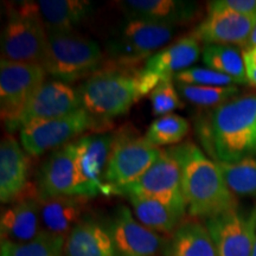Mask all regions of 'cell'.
<instances>
[{
    "label": "cell",
    "instance_id": "6da1fadb",
    "mask_svg": "<svg viewBox=\"0 0 256 256\" xmlns=\"http://www.w3.org/2000/svg\"><path fill=\"white\" fill-rule=\"evenodd\" d=\"M196 130L214 162L256 159V95L235 96L197 118Z\"/></svg>",
    "mask_w": 256,
    "mask_h": 256
},
{
    "label": "cell",
    "instance_id": "7a4b0ae2",
    "mask_svg": "<svg viewBox=\"0 0 256 256\" xmlns=\"http://www.w3.org/2000/svg\"><path fill=\"white\" fill-rule=\"evenodd\" d=\"M182 171V190L192 218L209 220L238 206L216 162L191 142L168 147Z\"/></svg>",
    "mask_w": 256,
    "mask_h": 256
},
{
    "label": "cell",
    "instance_id": "3957f363",
    "mask_svg": "<svg viewBox=\"0 0 256 256\" xmlns=\"http://www.w3.org/2000/svg\"><path fill=\"white\" fill-rule=\"evenodd\" d=\"M140 69L106 66L78 88L82 108L101 121L127 113L142 98Z\"/></svg>",
    "mask_w": 256,
    "mask_h": 256
},
{
    "label": "cell",
    "instance_id": "277c9868",
    "mask_svg": "<svg viewBox=\"0 0 256 256\" xmlns=\"http://www.w3.org/2000/svg\"><path fill=\"white\" fill-rule=\"evenodd\" d=\"M104 64V54L94 40L74 31H48L46 74L64 83L89 78Z\"/></svg>",
    "mask_w": 256,
    "mask_h": 256
},
{
    "label": "cell",
    "instance_id": "5b68a950",
    "mask_svg": "<svg viewBox=\"0 0 256 256\" xmlns=\"http://www.w3.org/2000/svg\"><path fill=\"white\" fill-rule=\"evenodd\" d=\"M48 49V31L34 2L8 8L2 38V60L43 66Z\"/></svg>",
    "mask_w": 256,
    "mask_h": 256
},
{
    "label": "cell",
    "instance_id": "8992f818",
    "mask_svg": "<svg viewBox=\"0 0 256 256\" xmlns=\"http://www.w3.org/2000/svg\"><path fill=\"white\" fill-rule=\"evenodd\" d=\"M174 26L144 19H128L116 34L106 43V51L110 57V66L136 68L154 55L156 50L168 46L174 38Z\"/></svg>",
    "mask_w": 256,
    "mask_h": 256
},
{
    "label": "cell",
    "instance_id": "52a82bcc",
    "mask_svg": "<svg viewBox=\"0 0 256 256\" xmlns=\"http://www.w3.org/2000/svg\"><path fill=\"white\" fill-rule=\"evenodd\" d=\"M162 151L146 138L118 133L104 174V194H114L119 188L138 180L158 160Z\"/></svg>",
    "mask_w": 256,
    "mask_h": 256
},
{
    "label": "cell",
    "instance_id": "ba28073f",
    "mask_svg": "<svg viewBox=\"0 0 256 256\" xmlns=\"http://www.w3.org/2000/svg\"><path fill=\"white\" fill-rule=\"evenodd\" d=\"M104 124V121L96 119L82 108L60 119L26 124L19 130V136L25 151L30 156H38L68 145L72 139Z\"/></svg>",
    "mask_w": 256,
    "mask_h": 256
},
{
    "label": "cell",
    "instance_id": "9c48e42d",
    "mask_svg": "<svg viewBox=\"0 0 256 256\" xmlns=\"http://www.w3.org/2000/svg\"><path fill=\"white\" fill-rule=\"evenodd\" d=\"M127 198H148L186 214L188 206L182 190V171L178 160L162 150L158 160L134 183L115 191Z\"/></svg>",
    "mask_w": 256,
    "mask_h": 256
},
{
    "label": "cell",
    "instance_id": "30bf717a",
    "mask_svg": "<svg viewBox=\"0 0 256 256\" xmlns=\"http://www.w3.org/2000/svg\"><path fill=\"white\" fill-rule=\"evenodd\" d=\"M46 70L38 64L0 63V113L10 130L20 118L37 89L46 82Z\"/></svg>",
    "mask_w": 256,
    "mask_h": 256
},
{
    "label": "cell",
    "instance_id": "8fae6325",
    "mask_svg": "<svg viewBox=\"0 0 256 256\" xmlns=\"http://www.w3.org/2000/svg\"><path fill=\"white\" fill-rule=\"evenodd\" d=\"M218 256H252L256 242V206L240 208L206 220Z\"/></svg>",
    "mask_w": 256,
    "mask_h": 256
},
{
    "label": "cell",
    "instance_id": "7c38bea8",
    "mask_svg": "<svg viewBox=\"0 0 256 256\" xmlns=\"http://www.w3.org/2000/svg\"><path fill=\"white\" fill-rule=\"evenodd\" d=\"M82 110L78 89L57 80L46 81L34 92L20 118L8 132L22 130L26 124L55 120Z\"/></svg>",
    "mask_w": 256,
    "mask_h": 256
},
{
    "label": "cell",
    "instance_id": "4fadbf2b",
    "mask_svg": "<svg viewBox=\"0 0 256 256\" xmlns=\"http://www.w3.org/2000/svg\"><path fill=\"white\" fill-rule=\"evenodd\" d=\"M116 139L114 133L86 134L75 140L80 172V197L104 194V174Z\"/></svg>",
    "mask_w": 256,
    "mask_h": 256
},
{
    "label": "cell",
    "instance_id": "5bb4252c",
    "mask_svg": "<svg viewBox=\"0 0 256 256\" xmlns=\"http://www.w3.org/2000/svg\"><path fill=\"white\" fill-rule=\"evenodd\" d=\"M78 148L75 142L57 148L38 172L37 194L40 200L55 197H80Z\"/></svg>",
    "mask_w": 256,
    "mask_h": 256
},
{
    "label": "cell",
    "instance_id": "9a60e30c",
    "mask_svg": "<svg viewBox=\"0 0 256 256\" xmlns=\"http://www.w3.org/2000/svg\"><path fill=\"white\" fill-rule=\"evenodd\" d=\"M118 256H156L165 240L144 226L127 206H118L106 223Z\"/></svg>",
    "mask_w": 256,
    "mask_h": 256
},
{
    "label": "cell",
    "instance_id": "2e32d148",
    "mask_svg": "<svg viewBox=\"0 0 256 256\" xmlns=\"http://www.w3.org/2000/svg\"><path fill=\"white\" fill-rule=\"evenodd\" d=\"M256 25V17H248L232 11H208V16L192 31L206 46H246Z\"/></svg>",
    "mask_w": 256,
    "mask_h": 256
},
{
    "label": "cell",
    "instance_id": "e0dca14e",
    "mask_svg": "<svg viewBox=\"0 0 256 256\" xmlns=\"http://www.w3.org/2000/svg\"><path fill=\"white\" fill-rule=\"evenodd\" d=\"M31 156L12 136L0 145V200L11 203L26 196Z\"/></svg>",
    "mask_w": 256,
    "mask_h": 256
},
{
    "label": "cell",
    "instance_id": "ac0fdd59",
    "mask_svg": "<svg viewBox=\"0 0 256 256\" xmlns=\"http://www.w3.org/2000/svg\"><path fill=\"white\" fill-rule=\"evenodd\" d=\"M43 232L38 194H26L2 211L0 220L2 242H30Z\"/></svg>",
    "mask_w": 256,
    "mask_h": 256
},
{
    "label": "cell",
    "instance_id": "d6986e66",
    "mask_svg": "<svg viewBox=\"0 0 256 256\" xmlns=\"http://www.w3.org/2000/svg\"><path fill=\"white\" fill-rule=\"evenodd\" d=\"M128 19H144L162 24H183L196 17L198 5L184 0H126L119 2Z\"/></svg>",
    "mask_w": 256,
    "mask_h": 256
},
{
    "label": "cell",
    "instance_id": "ffe728a7",
    "mask_svg": "<svg viewBox=\"0 0 256 256\" xmlns=\"http://www.w3.org/2000/svg\"><path fill=\"white\" fill-rule=\"evenodd\" d=\"M200 43L192 34L179 38L150 57L142 69L159 76L162 81H174L177 74L188 69L200 58Z\"/></svg>",
    "mask_w": 256,
    "mask_h": 256
},
{
    "label": "cell",
    "instance_id": "44dd1931",
    "mask_svg": "<svg viewBox=\"0 0 256 256\" xmlns=\"http://www.w3.org/2000/svg\"><path fill=\"white\" fill-rule=\"evenodd\" d=\"M64 256H118L106 223L84 217L76 224L64 244Z\"/></svg>",
    "mask_w": 256,
    "mask_h": 256
},
{
    "label": "cell",
    "instance_id": "7402d4cb",
    "mask_svg": "<svg viewBox=\"0 0 256 256\" xmlns=\"http://www.w3.org/2000/svg\"><path fill=\"white\" fill-rule=\"evenodd\" d=\"M40 200V220L43 230L54 236L66 238L80 220L84 218L87 198L69 196Z\"/></svg>",
    "mask_w": 256,
    "mask_h": 256
},
{
    "label": "cell",
    "instance_id": "603a6c76",
    "mask_svg": "<svg viewBox=\"0 0 256 256\" xmlns=\"http://www.w3.org/2000/svg\"><path fill=\"white\" fill-rule=\"evenodd\" d=\"M162 252V256H218L206 226L194 220L182 223L165 240Z\"/></svg>",
    "mask_w": 256,
    "mask_h": 256
},
{
    "label": "cell",
    "instance_id": "cb8c5ba5",
    "mask_svg": "<svg viewBox=\"0 0 256 256\" xmlns=\"http://www.w3.org/2000/svg\"><path fill=\"white\" fill-rule=\"evenodd\" d=\"M46 31H72L90 14L92 4L87 0H40L34 2Z\"/></svg>",
    "mask_w": 256,
    "mask_h": 256
},
{
    "label": "cell",
    "instance_id": "d4e9b609",
    "mask_svg": "<svg viewBox=\"0 0 256 256\" xmlns=\"http://www.w3.org/2000/svg\"><path fill=\"white\" fill-rule=\"evenodd\" d=\"M136 220L154 232L172 234L182 224L185 214L174 208L148 198H128Z\"/></svg>",
    "mask_w": 256,
    "mask_h": 256
},
{
    "label": "cell",
    "instance_id": "484cf974",
    "mask_svg": "<svg viewBox=\"0 0 256 256\" xmlns=\"http://www.w3.org/2000/svg\"><path fill=\"white\" fill-rule=\"evenodd\" d=\"M203 62L208 68L232 78L238 84L248 83L243 54L232 46H206L203 51Z\"/></svg>",
    "mask_w": 256,
    "mask_h": 256
},
{
    "label": "cell",
    "instance_id": "4316f807",
    "mask_svg": "<svg viewBox=\"0 0 256 256\" xmlns=\"http://www.w3.org/2000/svg\"><path fill=\"white\" fill-rule=\"evenodd\" d=\"M226 186L236 198H256V159L236 162H216Z\"/></svg>",
    "mask_w": 256,
    "mask_h": 256
},
{
    "label": "cell",
    "instance_id": "83f0119b",
    "mask_svg": "<svg viewBox=\"0 0 256 256\" xmlns=\"http://www.w3.org/2000/svg\"><path fill=\"white\" fill-rule=\"evenodd\" d=\"M66 238L43 232L25 243L2 242L0 256H63Z\"/></svg>",
    "mask_w": 256,
    "mask_h": 256
},
{
    "label": "cell",
    "instance_id": "f1b7e54d",
    "mask_svg": "<svg viewBox=\"0 0 256 256\" xmlns=\"http://www.w3.org/2000/svg\"><path fill=\"white\" fill-rule=\"evenodd\" d=\"M190 132V124L177 114H168L153 121L146 133V139L156 147L180 142Z\"/></svg>",
    "mask_w": 256,
    "mask_h": 256
},
{
    "label": "cell",
    "instance_id": "f546056e",
    "mask_svg": "<svg viewBox=\"0 0 256 256\" xmlns=\"http://www.w3.org/2000/svg\"><path fill=\"white\" fill-rule=\"evenodd\" d=\"M177 90L182 98L200 108H215L238 95L236 86L229 87H206L177 83Z\"/></svg>",
    "mask_w": 256,
    "mask_h": 256
},
{
    "label": "cell",
    "instance_id": "4dcf8cb0",
    "mask_svg": "<svg viewBox=\"0 0 256 256\" xmlns=\"http://www.w3.org/2000/svg\"><path fill=\"white\" fill-rule=\"evenodd\" d=\"M174 81L183 84L192 86H206V87H229L235 86L232 78L226 75L217 72L209 68H200L194 66L184 72H180L174 76Z\"/></svg>",
    "mask_w": 256,
    "mask_h": 256
},
{
    "label": "cell",
    "instance_id": "1f68e13d",
    "mask_svg": "<svg viewBox=\"0 0 256 256\" xmlns=\"http://www.w3.org/2000/svg\"><path fill=\"white\" fill-rule=\"evenodd\" d=\"M152 110L156 115H168L172 110L183 108L184 104L176 89L174 81H162L150 94Z\"/></svg>",
    "mask_w": 256,
    "mask_h": 256
},
{
    "label": "cell",
    "instance_id": "d6a6232c",
    "mask_svg": "<svg viewBox=\"0 0 256 256\" xmlns=\"http://www.w3.org/2000/svg\"><path fill=\"white\" fill-rule=\"evenodd\" d=\"M208 11H232L256 17V0H215L208 2Z\"/></svg>",
    "mask_w": 256,
    "mask_h": 256
},
{
    "label": "cell",
    "instance_id": "836d02e7",
    "mask_svg": "<svg viewBox=\"0 0 256 256\" xmlns=\"http://www.w3.org/2000/svg\"><path fill=\"white\" fill-rule=\"evenodd\" d=\"M243 60L246 66H252L256 69V46L243 51Z\"/></svg>",
    "mask_w": 256,
    "mask_h": 256
},
{
    "label": "cell",
    "instance_id": "e575fe53",
    "mask_svg": "<svg viewBox=\"0 0 256 256\" xmlns=\"http://www.w3.org/2000/svg\"><path fill=\"white\" fill-rule=\"evenodd\" d=\"M246 74H247L249 84L256 88V69L252 66H246Z\"/></svg>",
    "mask_w": 256,
    "mask_h": 256
},
{
    "label": "cell",
    "instance_id": "d590c367",
    "mask_svg": "<svg viewBox=\"0 0 256 256\" xmlns=\"http://www.w3.org/2000/svg\"><path fill=\"white\" fill-rule=\"evenodd\" d=\"M255 46H256V25H255L254 30H252L250 37H249V40H248L247 44H246L244 48H246V50H247V49H250V48Z\"/></svg>",
    "mask_w": 256,
    "mask_h": 256
},
{
    "label": "cell",
    "instance_id": "8d00e7d4",
    "mask_svg": "<svg viewBox=\"0 0 256 256\" xmlns=\"http://www.w3.org/2000/svg\"><path fill=\"white\" fill-rule=\"evenodd\" d=\"M252 256H256V242H255V247H254V252H252Z\"/></svg>",
    "mask_w": 256,
    "mask_h": 256
}]
</instances>
